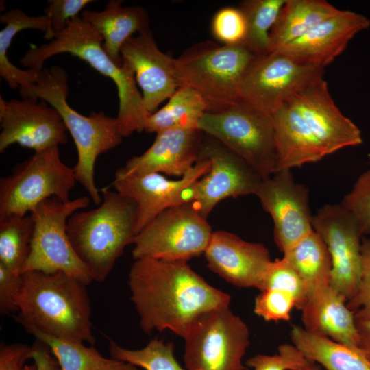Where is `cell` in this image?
I'll list each match as a JSON object with an SVG mask.
<instances>
[{
	"label": "cell",
	"instance_id": "5",
	"mask_svg": "<svg viewBox=\"0 0 370 370\" xmlns=\"http://www.w3.org/2000/svg\"><path fill=\"white\" fill-rule=\"evenodd\" d=\"M95 209L73 213L67 234L76 254L93 281L106 280L125 248L136 235V206L115 190L103 188Z\"/></svg>",
	"mask_w": 370,
	"mask_h": 370
},
{
	"label": "cell",
	"instance_id": "42",
	"mask_svg": "<svg viewBox=\"0 0 370 370\" xmlns=\"http://www.w3.org/2000/svg\"><path fill=\"white\" fill-rule=\"evenodd\" d=\"M22 284V275L0 263V313L12 314L18 312L17 297Z\"/></svg>",
	"mask_w": 370,
	"mask_h": 370
},
{
	"label": "cell",
	"instance_id": "24",
	"mask_svg": "<svg viewBox=\"0 0 370 370\" xmlns=\"http://www.w3.org/2000/svg\"><path fill=\"white\" fill-rule=\"evenodd\" d=\"M80 17L103 38V48L118 65H123L121 50L135 34L149 29L145 9L138 6H122V1L110 0L101 12L84 10Z\"/></svg>",
	"mask_w": 370,
	"mask_h": 370
},
{
	"label": "cell",
	"instance_id": "4",
	"mask_svg": "<svg viewBox=\"0 0 370 370\" xmlns=\"http://www.w3.org/2000/svg\"><path fill=\"white\" fill-rule=\"evenodd\" d=\"M68 79L62 67L43 68L36 72L35 82L19 92L22 98L44 100L59 112L76 146L77 161L73 169L77 182L88 192L91 201L99 205L102 197L95 180L97 159L119 145L123 137L116 117L103 112L84 116L69 105Z\"/></svg>",
	"mask_w": 370,
	"mask_h": 370
},
{
	"label": "cell",
	"instance_id": "39",
	"mask_svg": "<svg viewBox=\"0 0 370 370\" xmlns=\"http://www.w3.org/2000/svg\"><path fill=\"white\" fill-rule=\"evenodd\" d=\"M310 362L293 344H282L277 354H257L247 359L246 365L251 370H297Z\"/></svg>",
	"mask_w": 370,
	"mask_h": 370
},
{
	"label": "cell",
	"instance_id": "44",
	"mask_svg": "<svg viewBox=\"0 0 370 370\" xmlns=\"http://www.w3.org/2000/svg\"><path fill=\"white\" fill-rule=\"evenodd\" d=\"M32 346V359L37 365L38 370H61L50 348L45 343L36 339Z\"/></svg>",
	"mask_w": 370,
	"mask_h": 370
},
{
	"label": "cell",
	"instance_id": "35",
	"mask_svg": "<svg viewBox=\"0 0 370 370\" xmlns=\"http://www.w3.org/2000/svg\"><path fill=\"white\" fill-rule=\"evenodd\" d=\"M275 289L290 293L295 299V308L301 310L307 300L304 284L293 267L284 258L270 263L260 290Z\"/></svg>",
	"mask_w": 370,
	"mask_h": 370
},
{
	"label": "cell",
	"instance_id": "26",
	"mask_svg": "<svg viewBox=\"0 0 370 370\" xmlns=\"http://www.w3.org/2000/svg\"><path fill=\"white\" fill-rule=\"evenodd\" d=\"M340 11L325 0H286L269 34V53L303 36Z\"/></svg>",
	"mask_w": 370,
	"mask_h": 370
},
{
	"label": "cell",
	"instance_id": "8",
	"mask_svg": "<svg viewBox=\"0 0 370 370\" xmlns=\"http://www.w3.org/2000/svg\"><path fill=\"white\" fill-rule=\"evenodd\" d=\"M90 201L87 196L65 202L51 197L39 204L30 212L34 230L22 273L29 271L62 272L86 285L93 281L73 248L67 234L69 217L86 208Z\"/></svg>",
	"mask_w": 370,
	"mask_h": 370
},
{
	"label": "cell",
	"instance_id": "6",
	"mask_svg": "<svg viewBox=\"0 0 370 370\" xmlns=\"http://www.w3.org/2000/svg\"><path fill=\"white\" fill-rule=\"evenodd\" d=\"M255 56L244 44L198 43L174 58L177 86L197 92L207 112L224 110L241 101L242 80Z\"/></svg>",
	"mask_w": 370,
	"mask_h": 370
},
{
	"label": "cell",
	"instance_id": "1",
	"mask_svg": "<svg viewBox=\"0 0 370 370\" xmlns=\"http://www.w3.org/2000/svg\"><path fill=\"white\" fill-rule=\"evenodd\" d=\"M143 331L170 330L184 338L202 314L229 307L231 296L210 285L186 261L135 260L128 276Z\"/></svg>",
	"mask_w": 370,
	"mask_h": 370
},
{
	"label": "cell",
	"instance_id": "27",
	"mask_svg": "<svg viewBox=\"0 0 370 370\" xmlns=\"http://www.w3.org/2000/svg\"><path fill=\"white\" fill-rule=\"evenodd\" d=\"M290 336L293 344L306 358L325 370H370V362L360 349L297 325L293 326Z\"/></svg>",
	"mask_w": 370,
	"mask_h": 370
},
{
	"label": "cell",
	"instance_id": "15",
	"mask_svg": "<svg viewBox=\"0 0 370 370\" xmlns=\"http://www.w3.org/2000/svg\"><path fill=\"white\" fill-rule=\"evenodd\" d=\"M206 135L201 158L210 160V169L195 184L192 202L207 219L215 206L227 197L256 195L265 178L221 142Z\"/></svg>",
	"mask_w": 370,
	"mask_h": 370
},
{
	"label": "cell",
	"instance_id": "7",
	"mask_svg": "<svg viewBox=\"0 0 370 370\" xmlns=\"http://www.w3.org/2000/svg\"><path fill=\"white\" fill-rule=\"evenodd\" d=\"M77 182L73 167L64 164L59 146L36 151L0 180V220L25 216L43 201H69Z\"/></svg>",
	"mask_w": 370,
	"mask_h": 370
},
{
	"label": "cell",
	"instance_id": "3",
	"mask_svg": "<svg viewBox=\"0 0 370 370\" xmlns=\"http://www.w3.org/2000/svg\"><path fill=\"white\" fill-rule=\"evenodd\" d=\"M63 53L86 62L101 75L113 81L119 97L116 118L123 137L144 130L151 114L138 88L133 70L125 62L119 66L108 56L103 48L102 36L80 16L69 21L66 27L53 40L31 47L20 62L27 69L38 71L44 68L45 61Z\"/></svg>",
	"mask_w": 370,
	"mask_h": 370
},
{
	"label": "cell",
	"instance_id": "33",
	"mask_svg": "<svg viewBox=\"0 0 370 370\" xmlns=\"http://www.w3.org/2000/svg\"><path fill=\"white\" fill-rule=\"evenodd\" d=\"M33 230L30 215L0 220V263L15 273L22 274Z\"/></svg>",
	"mask_w": 370,
	"mask_h": 370
},
{
	"label": "cell",
	"instance_id": "31",
	"mask_svg": "<svg viewBox=\"0 0 370 370\" xmlns=\"http://www.w3.org/2000/svg\"><path fill=\"white\" fill-rule=\"evenodd\" d=\"M206 112V103L197 92L178 87L162 108L147 117L144 130L157 134L168 130L197 129Z\"/></svg>",
	"mask_w": 370,
	"mask_h": 370
},
{
	"label": "cell",
	"instance_id": "36",
	"mask_svg": "<svg viewBox=\"0 0 370 370\" xmlns=\"http://www.w3.org/2000/svg\"><path fill=\"white\" fill-rule=\"evenodd\" d=\"M214 38L226 45L243 44L247 24L239 8L225 7L214 16L211 24Z\"/></svg>",
	"mask_w": 370,
	"mask_h": 370
},
{
	"label": "cell",
	"instance_id": "34",
	"mask_svg": "<svg viewBox=\"0 0 370 370\" xmlns=\"http://www.w3.org/2000/svg\"><path fill=\"white\" fill-rule=\"evenodd\" d=\"M110 357L129 362L145 370H184L174 356L171 343L153 338L143 349H128L109 340Z\"/></svg>",
	"mask_w": 370,
	"mask_h": 370
},
{
	"label": "cell",
	"instance_id": "40",
	"mask_svg": "<svg viewBox=\"0 0 370 370\" xmlns=\"http://www.w3.org/2000/svg\"><path fill=\"white\" fill-rule=\"evenodd\" d=\"M95 2L92 0H50L45 8V15L49 21V29L45 33V38L53 39L55 36L64 30L71 18L79 16V12L88 4Z\"/></svg>",
	"mask_w": 370,
	"mask_h": 370
},
{
	"label": "cell",
	"instance_id": "30",
	"mask_svg": "<svg viewBox=\"0 0 370 370\" xmlns=\"http://www.w3.org/2000/svg\"><path fill=\"white\" fill-rule=\"evenodd\" d=\"M5 27L0 31V75L12 89H20L33 84L36 72L21 69L8 59V50L17 33L25 29H36L46 33L49 29L48 17L44 14L30 16L19 9H12L0 16Z\"/></svg>",
	"mask_w": 370,
	"mask_h": 370
},
{
	"label": "cell",
	"instance_id": "43",
	"mask_svg": "<svg viewBox=\"0 0 370 370\" xmlns=\"http://www.w3.org/2000/svg\"><path fill=\"white\" fill-rule=\"evenodd\" d=\"M33 346L23 343H0V370H38L34 362L26 365L32 358Z\"/></svg>",
	"mask_w": 370,
	"mask_h": 370
},
{
	"label": "cell",
	"instance_id": "12",
	"mask_svg": "<svg viewBox=\"0 0 370 370\" xmlns=\"http://www.w3.org/2000/svg\"><path fill=\"white\" fill-rule=\"evenodd\" d=\"M324 69L299 63L280 52L255 56L241 86V100L272 115Z\"/></svg>",
	"mask_w": 370,
	"mask_h": 370
},
{
	"label": "cell",
	"instance_id": "41",
	"mask_svg": "<svg viewBox=\"0 0 370 370\" xmlns=\"http://www.w3.org/2000/svg\"><path fill=\"white\" fill-rule=\"evenodd\" d=\"M362 278L355 295L347 301L355 319L370 321V238H363L361 245Z\"/></svg>",
	"mask_w": 370,
	"mask_h": 370
},
{
	"label": "cell",
	"instance_id": "11",
	"mask_svg": "<svg viewBox=\"0 0 370 370\" xmlns=\"http://www.w3.org/2000/svg\"><path fill=\"white\" fill-rule=\"evenodd\" d=\"M212 233L193 202L178 204L159 214L136 234L132 256L187 262L204 254Z\"/></svg>",
	"mask_w": 370,
	"mask_h": 370
},
{
	"label": "cell",
	"instance_id": "32",
	"mask_svg": "<svg viewBox=\"0 0 370 370\" xmlns=\"http://www.w3.org/2000/svg\"><path fill=\"white\" fill-rule=\"evenodd\" d=\"M286 0H245L239 8L247 24L244 45L256 56L269 53V34Z\"/></svg>",
	"mask_w": 370,
	"mask_h": 370
},
{
	"label": "cell",
	"instance_id": "10",
	"mask_svg": "<svg viewBox=\"0 0 370 370\" xmlns=\"http://www.w3.org/2000/svg\"><path fill=\"white\" fill-rule=\"evenodd\" d=\"M187 370H246L242 360L249 345L246 323L229 307L208 312L183 338Z\"/></svg>",
	"mask_w": 370,
	"mask_h": 370
},
{
	"label": "cell",
	"instance_id": "19",
	"mask_svg": "<svg viewBox=\"0 0 370 370\" xmlns=\"http://www.w3.org/2000/svg\"><path fill=\"white\" fill-rule=\"evenodd\" d=\"M204 255L208 267L227 282L259 290L272 261L263 244L247 242L224 230L213 232Z\"/></svg>",
	"mask_w": 370,
	"mask_h": 370
},
{
	"label": "cell",
	"instance_id": "17",
	"mask_svg": "<svg viewBox=\"0 0 370 370\" xmlns=\"http://www.w3.org/2000/svg\"><path fill=\"white\" fill-rule=\"evenodd\" d=\"M288 102L301 114L325 156L362 143L358 127L343 114L332 98L324 73L308 82Z\"/></svg>",
	"mask_w": 370,
	"mask_h": 370
},
{
	"label": "cell",
	"instance_id": "20",
	"mask_svg": "<svg viewBox=\"0 0 370 370\" xmlns=\"http://www.w3.org/2000/svg\"><path fill=\"white\" fill-rule=\"evenodd\" d=\"M121 55L134 71L147 110L153 113L178 88L174 58L160 50L149 28L130 38Z\"/></svg>",
	"mask_w": 370,
	"mask_h": 370
},
{
	"label": "cell",
	"instance_id": "14",
	"mask_svg": "<svg viewBox=\"0 0 370 370\" xmlns=\"http://www.w3.org/2000/svg\"><path fill=\"white\" fill-rule=\"evenodd\" d=\"M210 169V160L201 158L183 177L171 180L161 173H130L121 167L116 171L112 185L116 192L135 203L137 234L167 208L192 202L195 184Z\"/></svg>",
	"mask_w": 370,
	"mask_h": 370
},
{
	"label": "cell",
	"instance_id": "13",
	"mask_svg": "<svg viewBox=\"0 0 370 370\" xmlns=\"http://www.w3.org/2000/svg\"><path fill=\"white\" fill-rule=\"evenodd\" d=\"M313 230L328 249L332 271L330 286L347 301L360 285L362 261V234L354 216L341 204H328L312 215Z\"/></svg>",
	"mask_w": 370,
	"mask_h": 370
},
{
	"label": "cell",
	"instance_id": "16",
	"mask_svg": "<svg viewBox=\"0 0 370 370\" xmlns=\"http://www.w3.org/2000/svg\"><path fill=\"white\" fill-rule=\"evenodd\" d=\"M0 152L13 144L36 151L68 141L59 112L44 100L25 97L5 100L0 96Z\"/></svg>",
	"mask_w": 370,
	"mask_h": 370
},
{
	"label": "cell",
	"instance_id": "28",
	"mask_svg": "<svg viewBox=\"0 0 370 370\" xmlns=\"http://www.w3.org/2000/svg\"><path fill=\"white\" fill-rule=\"evenodd\" d=\"M283 254L301 278L307 298L330 285L331 257L326 244L314 230Z\"/></svg>",
	"mask_w": 370,
	"mask_h": 370
},
{
	"label": "cell",
	"instance_id": "23",
	"mask_svg": "<svg viewBox=\"0 0 370 370\" xmlns=\"http://www.w3.org/2000/svg\"><path fill=\"white\" fill-rule=\"evenodd\" d=\"M347 299L330 285L308 297L301 309L304 328L349 347L359 349L354 313Z\"/></svg>",
	"mask_w": 370,
	"mask_h": 370
},
{
	"label": "cell",
	"instance_id": "2",
	"mask_svg": "<svg viewBox=\"0 0 370 370\" xmlns=\"http://www.w3.org/2000/svg\"><path fill=\"white\" fill-rule=\"evenodd\" d=\"M21 275L16 323L26 331L95 345L88 285L62 272L29 271Z\"/></svg>",
	"mask_w": 370,
	"mask_h": 370
},
{
	"label": "cell",
	"instance_id": "29",
	"mask_svg": "<svg viewBox=\"0 0 370 370\" xmlns=\"http://www.w3.org/2000/svg\"><path fill=\"white\" fill-rule=\"evenodd\" d=\"M27 332L50 348L61 370H139L131 363L103 356L94 345L58 338L34 330Z\"/></svg>",
	"mask_w": 370,
	"mask_h": 370
},
{
	"label": "cell",
	"instance_id": "37",
	"mask_svg": "<svg viewBox=\"0 0 370 370\" xmlns=\"http://www.w3.org/2000/svg\"><path fill=\"white\" fill-rule=\"evenodd\" d=\"M340 204L354 216L362 235L370 234V169L358 177Z\"/></svg>",
	"mask_w": 370,
	"mask_h": 370
},
{
	"label": "cell",
	"instance_id": "21",
	"mask_svg": "<svg viewBox=\"0 0 370 370\" xmlns=\"http://www.w3.org/2000/svg\"><path fill=\"white\" fill-rule=\"evenodd\" d=\"M369 27L370 20L363 14L341 10L275 51L299 63L324 69L345 50L357 34Z\"/></svg>",
	"mask_w": 370,
	"mask_h": 370
},
{
	"label": "cell",
	"instance_id": "45",
	"mask_svg": "<svg viewBox=\"0 0 370 370\" xmlns=\"http://www.w3.org/2000/svg\"><path fill=\"white\" fill-rule=\"evenodd\" d=\"M359 336L358 349L370 362V321L356 319Z\"/></svg>",
	"mask_w": 370,
	"mask_h": 370
},
{
	"label": "cell",
	"instance_id": "46",
	"mask_svg": "<svg viewBox=\"0 0 370 370\" xmlns=\"http://www.w3.org/2000/svg\"><path fill=\"white\" fill-rule=\"evenodd\" d=\"M297 370H321L320 365L310 360V363L304 369Z\"/></svg>",
	"mask_w": 370,
	"mask_h": 370
},
{
	"label": "cell",
	"instance_id": "18",
	"mask_svg": "<svg viewBox=\"0 0 370 370\" xmlns=\"http://www.w3.org/2000/svg\"><path fill=\"white\" fill-rule=\"evenodd\" d=\"M256 195L273 219L274 241L282 253L313 230L308 190L295 182L290 170L264 179Z\"/></svg>",
	"mask_w": 370,
	"mask_h": 370
},
{
	"label": "cell",
	"instance_id": "22",
	"mask_svg": "<svg viewBox=\"0 0 370 370\" xmlns=\"http://www.w3.org/2000/svg\"><path fill=\"white\" fill-rule=\"evenodd\" d=\"M204 134L198 129L158 132L152 145L123 168L130 173H158L180 178L200 160Z\"/></svg>",
	"mask_w": 370,
	"mask_h": 370
},
{
	"label": "cell",
	"instance_id": "25",
	"mask_svg": "<svg viewBox=\"0 0 370 370\" xmlns=\"http://www.w3.org/2000/svg\"><path fill=\"white\" fill-rule=\"evenodd\" d=\"M277 150V171L315 162L324 154L308 134L302 116L290 103L271 115Z\"/></svg>",
	"mask_w": 370,
	"mask_h": 370
},
{
	"label": "cell",
	"instance_id": "9",
	"mask_svg": "<svg viewBox=\"0 0 370 370\" xmlns=\"http://www.w3.org/2000/svg\"><path fill=\"white\" fill-rule=\"evenodd\" d=\"M197 129L221 142L264 178L277 171L274 125L271 115L243 101L218 112H206Z\"/></svg>",
	"mask_w": 370,
	"mask_h": 370
},
{
	"label": "cell",
	"instance_id": "38",
	"mask_svg": "<svg viewBox=\"0 0 370 370\" xmlns=\"http://www.w3.org/2000/svg\"><path fill=\"white\" fill-rule=\"evenodd\" d=\"M293 308L295 301L290 293L267 289L256 297L254 311L266 321H288Z\"/></svg>",
	"mask_w": 370,
	"mask_h": 370
}]
</instances>
